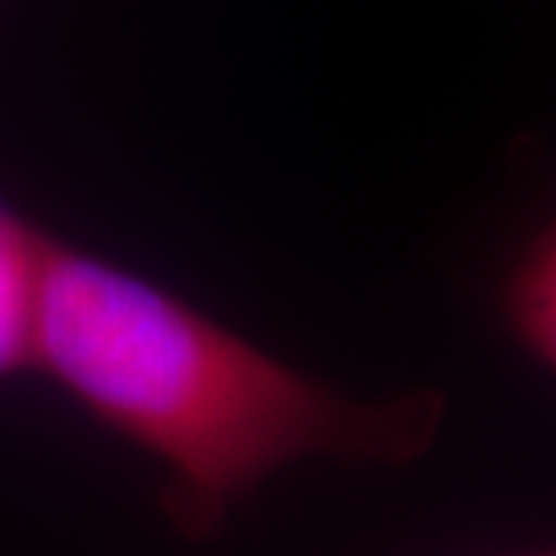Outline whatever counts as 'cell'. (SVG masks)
I'll use <instances>...</instances> for the list:
<instances>
[{
	"label": "cell",
	"mask_w": 556,
	"mask_h": 556,
	"mask_svg": "<svg viewBox=\"0 0 556 556\" xmlns=\"http://www.w3.org/2000/svg\"><path fill=\"white\" fill-rule=\"evenodd\" d=\"M37 372L163 466V517L206 542L307 459L413 466L444 427L433 387L354 397L275 358L152 278L54 242Z\"/></svg>",
	"instance_id": "1"
},
{
	"label": "cell",
	"mask_w": 556,
	"mask_h": 556,
	"mask_svg": "<svg viewBox=\"0 0 556 556\" xmlns=\"http://www.w3.org/2000/svg\"><path fill=\"white\" fill-rule=\"evenodd\" d=\"M54 239L0 199V383L37 372Z\"/></svg>",
	"instance_id": "2"
},
{
	"label": "cell",
	"mask_w": 556,
	"mask_h": 556,
	"mask_svg": "<svg viewBox=\"0 0 556 556\" xmlns=\"http://www.w3.org/2000/svg\"><path fill=\"white\" fill-rule=\"evenodd\" d=\"M498 311L517 348L556 376V214L506 268Z\"/></svg>",
	"instance_id": "3"
},
{
	"label": "cell",
	"mask_w": 556,
	"mask_h": 556,
	"mask_svg": "<svg viewBox=\"0 0 556 556\" xmlns=\"http://www.w3.org/2000/svg\"><path fill=\"white\" fill-rule=\"evenodd\" d=\"M539 556H556V553H539Z\"/></svg>",
	"instance_id": "4"
}]
</instances>
